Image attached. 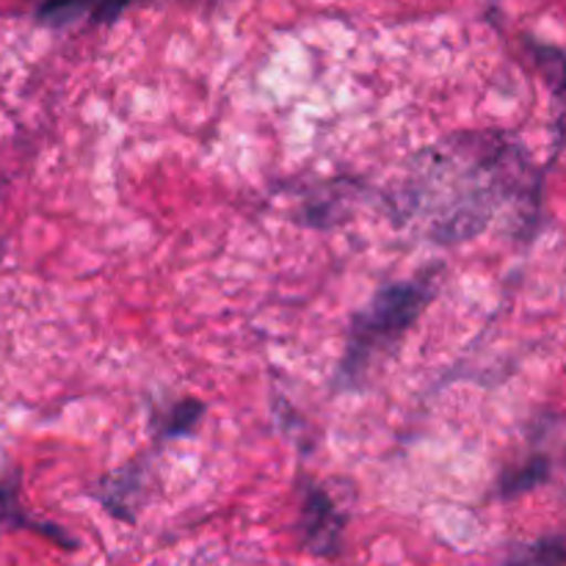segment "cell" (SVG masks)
Segmentation results:
<instances>
[{
	"label": "cell",
	"instance_id": "obj_8",
	"mask_svg": "<svg viewBox=\"0 0 566 566\" xmlns=\"http://www.w3.org/2000/svg\"><path fill=\"white\" fill-rule=\"evenodd\" d=\"M202 418V403L197 401H182L180 407L171 409V418L166 423L164 434L166 437H177V434H186V431L193 429V423Z\"/></svg>",
	"mask_w": 566,
	"mask_h": 566
},
{
	"label": "cell",
	"instance_id": "obj_9",
	"mask_svg": "<svg viewBox=\"0 0 566 566\" xmlns=\"http://www.w3.org/2000/svg\"><path fill=\"white\" fill-rule=\"evenodd\" d=\"M111 481H114V484H119L122 486V495H114V497H105V506L111 509V512L116 514V517H119V506L122 503H127V501H133V497L138 495V486H142V475L136 473V470H122L119 475H111Z\"/></svg>",
	"mask_w": 566,
	"mask_h": 566
},
{
	"label": "cell",
	"instance_id": "obj_1",
	"mask_svg": "<svg viewBox=\"0 0 566 566\" xmlns=\"http://www.w3.org/2000/svg\"><path fill=\"white\" fill-rule=\"evenodd\" d=\"M539 180L517 144L501 133H464L418 155L398 193V213L429 235L453 243L479 235L509 205L536 213Z\"/></svg>",
	"mask_w": 566,
	"mask_h": 566
},
{
	"label": "cell",
	"instance_id": "obj_2",
	"mask_svg": "<svg viewBox=\"0 0 566 566\" xmlns=\"http://www.w3.org/2000/svg\"><path fill=\"white\" fill-rule=\"evenodd\" d=\"M426 302H429V287L423 282H403V285L379 291L368 310L354 318L346 359L340 368L343 379L357 381L370 368V363L390 352L423 313Z\"/></svg>",
	"mask_w": 566,
	"mask_h": 566
},
{
	"label": "cell",
	"instance_id": "obj_6",
	"mask_svg": "<svg viewBox=\"0 0 566 566\" xmlns=\"http://www.w3.org/2000/svg\"><path fill=\"white\" fill-rule=\"evenodd\" d=\"M547 473H551L547 459L531 457V462H525L517 473H512L506 481H503V492H506V495H520V492L525 490H534L536 484H542V481L547 479Z\"/></svg>",
	"mask_w": 566,
	"mask_h": 566
},
{
	"label": "cell",
	"instance_id": "obj_5",
	"mask_svg": "<svg viewBox=\"0 0 566 566\" xmlns=\"http://www.w3.org/2000/svg\"><path fill=\"white\" fill-rule=\"evenodd\" d=\"M506 566H566V539H542L514 553Z\"/></svg>",
	"mask_w": 566,
	"mask_h": 566
},
{
	"label": "cell",
	"instance_id": "obj_4",
	"mask_svg": "<svg viewBox=\"0 0 566 566\" xmlns=\"http://www.w3.org/2000/svg\"><path fill=\"white\" fill-rule=\"evenodd\" d=\"M94 11V20H111L116 17V0H42L39 3V20L50 25L75 20L83 11Z\"/></svg>",
	"mask_w": 566,
	"mask_h": 566
},
{
	"label": "cell",
	"instance_id": "obj_10",
	"mask_svg": "<svg viewBox=\"0 0 566 566\" xmlns=\"http://www.w3.org/2000/svg\"><path fill=\"white\" fill-rule=\"evenodd\" d=\"M11 506H14V503H11V495L6 490H0V520L9 517Z\"/></svg>",
	"mask_w": 566,
	"mask_h": 566
},
{
	"label": "cell",
	"instance_id": "obj_3",
	"mask_svg": "<svg viewBox=\"0 0 566 566\" xmlns=\"http://www.w3.org/2000/svg\"><path fill=\"white\" fill-rule=\"evenodd\" d=\"M302 525L310 551L324 553V556L326 553H335L343 534V517L335 509V503H332L321 490H310L307 497H304Z\"/></svg>",
	"mask_w": 566,
	"mask_h": 566
},
{
	"label": "cell",
	"instance_id": "obj_7",
	"mask_svg": "<svg viewBox=\"0 0 566 566\" xmlns=\"http://www.w3.org/2000/svg\"><path fill=\"white\" fill-rule=\"evenodd\" d=\"M534 53L536 64L542 66V72H545V77L551 81V86L566 97V55L556 48H534Z\"/></svg>",
	"mask_w": 566,
	"mask_h": 566
}]
</instances>
